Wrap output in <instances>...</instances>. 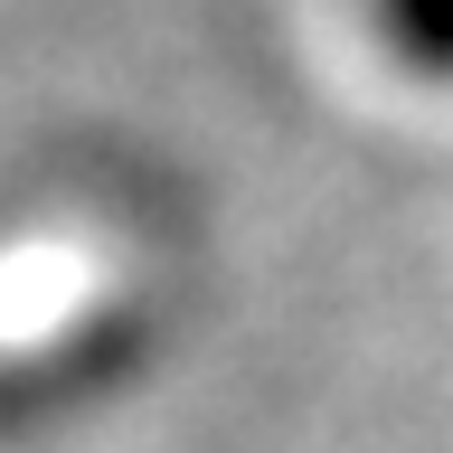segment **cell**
I'll list each match as a JSON object with an SVG mask.
<instances>
[{
  "label": "cell",
  "instance_id": "obj_1",
  "mask_svg": "<svg viewBox=\"0 0 453 453\" xmlns=\"http://www.w3.org/2000/svg\"><path fill=\"white\" fill-rule=\"evenodd\" d=\"M378 28L416 76H453V0H378Z\"/></svg>",
  "mask_w": 453,
  "mask_h": 453
}]
</instances>
